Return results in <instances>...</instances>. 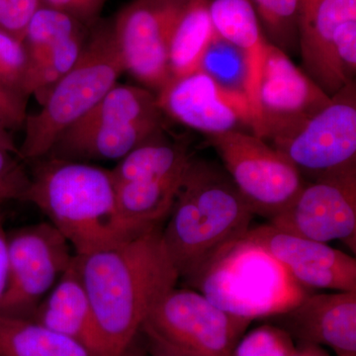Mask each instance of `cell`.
Returning a JSON list of instances; mask_svg holds the SVG:
<instances>
[{"label":"cell","mask_w":356,"mask_h":356,"mask_svg":"<svg viewBox=\"0 0 356 356\" xmlns=\"http://www.w3.org/2000/svg\"><path fill=\"white\" fill-rule=\"evenodd\" d=\"M161 228L76 255L79 276L111 356L126 355L154 306L179 280Z\"/></svg>","instance_id":"obj_1"},{"label":"cell","mask_w":356,"mask_h":356,"mask_svg":"<svg viewBox=\"0 0 356 356\" xmlns=\"http://www.w3.org/2000/svg\"><path fill=\"white\" fill-rule=\"evenodd\" d=\"M254 216L225 168L191 158L161 228L179 278L188 280L220 248L247 235Z\"/></svg>","instance_id":"obj_2"},{"label":"cell","mask_w":356,"mask_h":356,"mask_svg":"<svg viewBox=\"0 0 356 356\" xmlns=\"http://www.w3.org/2000/svg\"><path fill=\"white\" fill-rule=\"evenodd\" d=\"M24 201L49 218L76 255L111 248L146 233L122 216L111 170L88 163L58 158L44 161L31 177Z\"/></svg>","instance_id":"obj_3"},{"label":"cell","mask_w":356,"mask_h":356,"mask_svg":"<svg viewBox=\"0 0 356 356\" xmlns=\"http://www.w3.org/2000/svg\"><path fill=\"white\" fill-rule=\"evenodd\" d=\"M187 281L222 310L250 321L285 313L311 294L245 236L220 248Z\"/></svg>","instance_id":"obj_4"},{"label":"cell","mask_w":356,"mask_h":356,"mask_svg":"<svg viewBox=\"0 0 356 356\" xmlns=\"http://www.w3.org/2000/svg\"><path fill=\"white\" fill-rule=\"evenodd\" d=\"M123 72L112 23L97 21L89 28L76 64L51 88L42 109L26 117L18 156L37 159L50 154L58 137L97 104Z\"/></svg>","instance_id":"obj_5"},{"label":"cell","mask_w":356,"mask_h":356,"mask_svg":"<svg viewBox=\"0 0 356 356\" xmlns=\"http://www.w3.org/2000/svg\"><path fill=\"white\" fill-rule=\"evenodd\" d=\"M266 140L308 181L356 170L355 83L332 96L324 108Z\"/></svg>","instance_id":"obj_6"},{"label":"cell","mask_w":356,"mask_h":356,"mask_svg":"<svg viewBox=\"0 0 356 356\" xmlns=\"http://www.w3.org/2000/svg\"><path fill=\"white\" fill-rule=\"evenodd\" d=\"M224 168L254 215L271 220L305 184L298 170L266 140L252 132L209 136Z\"/></svg>","instance_id":"obj_7"},{"label":"cell","mask_w":356,"mask_h":356,"mask_svg":"<svg viewBox=\"0 0 356 356\" xmlns=\"http://www.w3.org/2000/svg\"><path fill=\"white\" fill-rule=\"evenodd\" d=\"M252 322L222 310L197 290L175 286L154 306L142 330L185 356H232Z\"/></svg>","instance_id":"obj_8"},{"label":"cell","mask_w":356,"mask_h":356,"mask_svg":"<svg viewBox=\"0 0 356 356\" xmlns=\"http://www.w3.org/2000/svg\"><path fill=\"white\" fill-rule=\"evenodd\" d=\"M9 284L1 315L29 318L67 270L74 252L50 222L8 234Z\"/></svg>","instance_id":"obj_9"},{"label":"cell","mask_w":356,"mask_h":356,"mask_svg":"<svg viewBox=\"0 0 356 356\" xmlns=\"http://www.w3.org/2000/svg\"><path fill=\"white\" fill-rule=\"evenodd\" d=\"M186 2L135 0L122 8L112 23L115 44L124 70L151 90L170 81L168 44Z\"/></svg>","instance_id":"obj_10"},{"label":"cell","mask_w":356,"mask_h":356,"mask_svg":"<svg viewBox=\"0 0 356 356\" xmlns=\"http://www.w3.org/2000/svg\"><path fill=\"white\" fill-rule=\"evenodd\" d=\"M269 224L317 242L341 241L355 254L356 170L306 181Z\"/></svg>","instance_id":"obj_11"},{"label":"cell","mask_w":356,"mask_h":356,"mask_svg":"<svg viewBox=\"0 0 356 356\" xmlns=\"http://www.w3.org/2000/svg\"><path fill=\"white\" fill-rule=\"evenodd\" d=\"M331 98L289 55L268 42L259 70L252 133L266 140L285 126L324 108Z\"/></svg>","instance_id":"obj_12"},{"label":"cell","mask_w":356,"mask_h":356,"mask_svg":"<svg viewBox=\"0 0 356 356\" xmlns=\"http://www.w3.org/2000/svg\"><path fill=\"white\" fill-rule=\"evenodd\" d=\"M156 102L163 113L208 137L232 131L252 132L250 103L227 92L200 70L170 79L159 91Z\"/></svg>","instance_id":"obj_13"},{"label":"cell","mask_w":356,"mask_h":356,"mask_svg":"<svg viewBox=\"0 0 356 356\" xmlns=\"http://www.w3.org/2000/svg\"><path fill=\"white\" fill-rule=\"evenodd\" d=\"M245 236L266 250L306 289L356 291L355 257L327 243L292 235L269 222L250 228Z\"/></svg>","instance_id":"obj_14"},{"label":"cell","mask_w":356,"mask_h":356,"mask_svg":"<svg viewBox=\"0 0 356 356\" xmlns=\"http://www.w3.org/2000/svg\"><path fill=\"white\" fill-rule=\"evenodd\" d=\"M274 318L298 343L325 346L337 356H356V291L309 294Z\"/></svg>","instance_id":"obj_15"},{"label":"cell","mask_w":356,"mask_h":356,"mask_svg":"<svg viewBox=\"0 0 356 356\" xmlns=\"http://www.w3.org/2000/svg\"><path fill=\"white\" fill-rule=\"evenodd\" d=\"M356 18V0H302L298 49L304 72L330 97L346 88L334 63L337 28Z\"/></svg>","instance_id":"obj_16"},{"label":"cell","mask_w":356,"mask_h":356,"mask_svg":"<svg viewBox=\"0 0 356 356\" xmlns=\"http://www.w3.org/2000/svg\"><path fill=\"white\" fill-rule=\"evenodd\" d=\"M29 318L74 339L93 356H111L79 276L76 254Z\"/></svg>","instance_id":"obj_17"},{"label":"cell","mask_w":356,"mask_h":356,"mask_svg":"<svg viewBox=\"0 0 356 356\" xmlns=\"http://www.w3.org/2000/svg\"><path fill=\"white\" fill-rule=\"evenodd\" d=\"M163 126V120H149L102 126L81 133L65 132L51 152L54 158L70 161H120L143 143L161 134Z\"/></svg>","instance_id":"obj_18"},{"label":"cell","mask_w":356,"mask_h":356,"mask_svg":"<svg viewBox=\"0 0 356 356\" xmlns=\"http://www.w3.org/2000/svg\"><path fill=\"white\" fill-rule=\"evenodd\" d=\"M191 159L185 140L172 142L159 134L121 159L111 175L115 184L177 177Z\"/></svg>","instance_id":"obj_19"},{"label":"cell","mask_w":356,"mask_h":356,"mask_svg":"<svg viewBox=\"0 0 356 356\" xmlns=\"http://www.w3.org/2000/svg\"><path fill=\"white\" fill-rule=\"evenodd\" d=\"M214 34L209 0L187 1L175 22L168 44V67L172 79L197 72L201 57Z\"/></svg>","instance_id":"obj_20"},{"label":"cell","mask_w":356,"mask_h":356,"mask_svg":"<svg viewBox=\"0 0 356 356\" xmlns=\"http://www.w3.org/2000/svg\"><path fill=\"white\" fill-rule=\"evenodd\" d=\"M184 173L163 179L115 184L122 216L140 232L161 226L172 210Z\"/></svg>","instance_id":"obj_21"},{"label":"cell","mask_w":356,"mask_h":356,"mask_svg":"<svg viewBox=\"0 0 356 356\" xmlns=\"http://www.w3.org/2000/svg\"><path fill=\"white\" fill-rule=\"evenodd\" d=\"M149 120H163L156 95L146 88L116 83L92 109L65 132L81 133L102 126Z\"/></svg>","instance_id":"obj_22"},{"label":"cell","mask_w":356,"mask_h":356,"mask_svg":"<svg viewBox=\"0 0 356 356\" xmlns=\"http://www.w3.org/2000/svg\"><path fill=\"white\" fill-rule=\"evenodd\" d=\"M0 356H93L74 339L31 318L0 314Z\"/></svg>","instance_id":"obj_23"},{"label":"cell","mask_w":356,"mask_h":356,"mask_svg":"<svg viewBox=\"0 0 356 356\" xmlns=\"http://www.w3.org/2000/svg\"><path fill=\"white\" fill-rule=\"evenodd\" d=\"M215 32L245 51L259 83V70L268 40L250 0H209ZM257 98V97H255Z\"/></svg>","instance_id":"obj_24"},{"label":"cell","mask_w":356,"mask_h":356,"mask_svg":"<svg viewBox=\"0 0 356 356\" xmlns=\"http://www.w3.org/2000/svg\"><path fill=\"white\" fill-rule=\"evenodd\" d=\"M198 70L227 92L247 100L254 121L257 79L250 58L245 51L215 32L201 57Z\"/></svg>","instance_id":"obj_25"},{"label":"cell","mask_w":356,"mask_h":356,"mask_svg":"<svg viewBox=\"0 0 356 356\" xmlns=\"http://www.w3.org/2000/svg\"><path fill=\"white\" fill-rule=\"evenodd\" d=\"M88 30L70 37L39 60L30 63L22 86L25 99L29 95H36L43 104L51 88L76 64Z\"/></svg>","instance_id":"obj_26"},{"label":"cell","mask_w":356,"mask_h":356,"mask_svg":"<svg viewBox=\"0 0 356 356\" xmlns=\"http://www.w3.org/2000/svg\"><path fill=\"white\" fill-rule=\"evenodd\" d=\"M88 29V27L69 14L41 6L28 23L23 39L29 64L39 60L70 37Z\"/></svg>","instance_id":"obj_27"},{"label":"cell","mask_w":356,"mask_h":356,"mask_svg":"<svg viewBox=\"0 0 356 356\" xmlns=\"http://www.w3.org/2000/svg\"><path fill=\"white\" fill-rule=\"evenodd\" d=\"M271 44L285 53L298 49V22L302 0H250Z\"/></svg>","instance_id":"obj_28"},{"label":"cell","mask_w":356,"mask_h":356,"mask_svg":"<svg viewBox=\"0 0 356 356\" xmlns=\"http://www.w3.org/2000/svg\"><path fill=\"white\" fill-rule=\"evenodd\" d=\"M295 346L286 331L278 325H264L243 334L232 356H289Z\"/></svg>","instance_id":"obj_29"},{"label":"cell","mask_w":356,"mask_h":356,"mask_svg":"<svg viewBox=\"0 0 356 356\" xmlns=\"http://www.w3.org/2000/svg\"><path fill=\"white\" fill-rule=\"evenodd\" d=\"M0 65L10 79L15 92L23 97V81L29 65L27 50L22 40L2 29H0Z\"/></svg>","instance_id":"obj_30"},{"label":"cell","mask_w":356,"mask_h":356,"mask_svg":"<svg viewBox=\"0 0 356 356\" xmlns=\"http://www.w3.org/2000/svg\"><path fill=\"white\" fill-rule=\"evenodd\" d=\"M14 156L16 154L0 147V204L24 201L31 186V177Z\"/></svg>","instance_id":"obj_31"},{"label":"cell","mask_w":356,"mask_h":356,"mask_svg":"<svg viewBox=\"0 0 356 356\" xmlns=\"http://www.w3.org/2000/svg\"><path fill=\"white\" fill-rule=\"evenodd\" d=\"M106 0H42V6L69 14L81 24L90 28L99 18Z\"/></svg>","instance_id":"obj_32"},{"label":"cell","mask_w":356,"mask_h":356,"mask_svg":"<svg viewBox=\"0 0 356 356\" xmlns=\"http://www.w3.org/2000/svg\"><path fill=\"white\" fill-rule=\"evenodd\" d=\"M26 99L0 84V119L9 129L24 126Z\"/></svg>","instance_id":"obj_33"},{"label":"cell","mask_w":356,"mask_h":356,"mask_svg":"<svg viewBox=\"0 0 356 356\" xmlns=\"http://www.w3.org/2000/svg\"><path fill=\"white\" fill-rule=\"evenodd\" d=\"M7 3L10 11L9 33L23 41L28 23L41 7L42 0H7Z\"/></svg>","instance_id":"obj_34"},{"label":"cell","mask_w":356,"mask_h":356,"mask_svg":"<svg viewBox=\"0 0 356 356\" xmlns=\"http://www.w3.org/2000/svg\"><path fill=\"white\" fill-rule=\"evenodd\" d=\"M9 284L8 233L4 228V220L0 213V305L3 301Z\"/></svg>","instance_id":"obj_35"},{"label":"cell","mask_w":356,"mask_h":356,"mask_svg":"<svg viewBox=\"0 0 356 356\" xmlns=\"http://www.w3.org/2000/svg\"><path fill=\"white\" fill-rule=\"evenodd\" d=\"M142 332H144L147 337V350H149V356H185L172 346H168L153 332L145 329H143Z\"/></svg>","instance_id":"obj_36"},{"label":"cell","mask_w":356,"mask_h":356,"mask_svg":"<svg viewBox=\"0 0 356 356\" xmlns=\"http://www.w3.org/2000/svg\"><path fill=\"white\" fill-rule=\"evenodd\" d=\"M289 356H331L322 346L298 343Z\"/></svg>","instance_id":"obj_37"},{"label":"cell","mask_w":356,"mask_h":356,"mask_svg":"<svg viewBox=\"0 0 356 356\" xmlns=\"http://www.w3.org/2000/svg\"><path fill=\"white\" fill-rule=\"evenodd\" d=\"M0 147L18 156V147H16L13 136L9 133V128L1 119H0Z\"/></svg>","instance_id":"obj_38"},{"label":"cell","mask_w":356,"mask_h":356,"mask_svg":"<svg viewBox=\"0 0 356 356\" xmlns=\"http://www.w3.org/2000/svg\"><path fill=\"white\" fill-rule=\"evenodd\" d=\"M0 84L3 86L4 88L9 89V90L13 91V92L16 93L15 90H14L13 83H11L10 79H9L8 76H7L6 70H3V67H1V65H0ZM16 95H17V93H16Z\"/></svg>","instance_id":"obj_39"},{"label":"cell","mask_w":356,"mask_h":356,"mask_svg":"<svg viewBox=\"0 0 356 356\" xmlns=\"http://www.w3.org/2000/svg\"><path fill=\"white\" fill-rule=\"evenodd\" d=\"M177 1L187 2L189 1V0H177Z\"/></svg>","instance_id":"obj_40"}]
</instances>
